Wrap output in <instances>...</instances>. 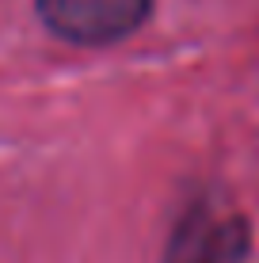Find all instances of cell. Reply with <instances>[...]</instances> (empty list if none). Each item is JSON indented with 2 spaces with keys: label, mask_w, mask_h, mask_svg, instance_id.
<instances>
[{
  "label": "cell",
  "mask_w": 259,
  "mask_h": 263,
  "mask_svg": "<svg viewBox=\"0 0 259 263\" xmlns=\"http://www.w3.org/2000/svg\"><path fill=\"white\" fill-rule=\"evenodd\" d=\"M153 12V0H38L50 34L73 46H111L137 31Z\"/></svg>",
  "instance_id": "6da1fadb"
},
{
  "label": "cell",
  "mask_w": 259,
  "mask_h": 263,
  "mask_svg": "<svg viewBox=\"0 0 259 263\" xmlns=\"http://www.w3.org/2000/svg\"><path fill=\"white\" fill-rule=\"evenodd\" d=\"M244 259V229L236 221L198 217L175 233L168 263H240Z\"/></svg>",
  "instance_id": "7a4b0ae2"
}]
</instances>
